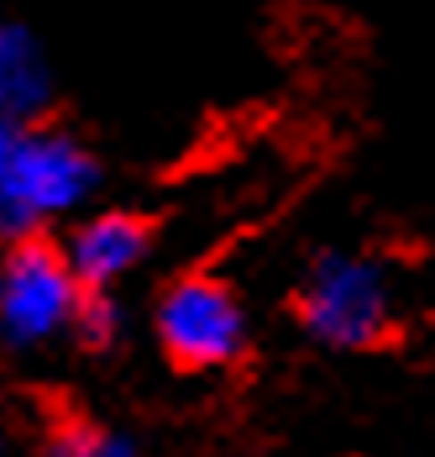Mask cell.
<instances>
[{"mask_svg": "<svg viewBox=\"0 0 435 457\" xmlns=\"http://www.w3.org/2000/svg\"><path fill=\"white\" fill-rule=\"evenodd\" d=\"M289 316L309 342L331 353H383L404 342V311L378 258L325 247L289 289Z\"/></svg>", "mask_w": 435, "mask_h": 457, "instance_id": "obj_1", "label": "cell"}, {"mask_svg": "<svg viewBox=\"0 0 435 457\" xmlns=\"http://www.w3.org/2000/svg\"><path fill=\"white\" fill-rule=\"evenodd\" d=\"M100 184V158L47 116L21 121L0 111V242L47 231L53 216L79 211Z\"/></svg>", "mask_w": 435, "mask_h": 457, "instance_id": "obj_2", "label": "cell"}, {"mask_svg": "<svg viewBox=\"0 0 435 457\" xmlns=\"http://www.w3.org/2000/svg\"><path fill=\"white\" fill-rule=\"evenodd\" d=\"M152 337L178 373H226L252 353V320L231 278L178 274L152 305Z\"/></svg>", "mask_w": 435, "mask_h": 457, "instance_id": "obj_3", "label": "cell"}, {"mask_svg": "<svg viewBox=\"0 0 435 457\" xmlns=\"http://www.w3.org/2000/svg\"><path fill=\"white\" fill-rule=\"evenodd\" d=\"M79 300V278L69 269L63 242L47 231L5 242L0 258V337L5 347H43L53 337L69 331Z\"/></svg>", "mask_w": 435, "mask_h": 457, "instance_id": "obj_4", "label": "cell"}, {"mask_svg": "<svg viewBox=\"0 0 435 457\" xmlns=\"http://www.w3.org/2000/svg\"><path fill=\"white\" fill-rule=\"evenodd\" d=\"M158 242V221L142 216V211H100L69 231L63 253H69V269L79 278V289H116L121 278L152 253Z\"/></svg>", "mask_w": 435, "mask_h": 457, "instance_id": "obj_5", "label": "cell"}, {"mask_svg": "<svg viewBox=\"0 0 435 457\" xmlns=\"http://www.w3.org/2000/svg\"><path fill=\"white\" fill-rule=\"evenodd\" d=\"M53 105V74L37 37L16 21H0V111L37 121Z\"/></svg>", "mask_w": 435, "mask_h": 457, "instance_id": "obj_6", "label": "cell"}, {"mask_svg": "<svg viewBox=\"0 0 435 457\" xmlns=\"http://www.w3.org/2000/svg\"><path fill=\"white\" fill-rule=\"evenodd\" d=\"M37 453L43 457H142V447L127 431L105 426L100 415H89L74 400H47L43 431H37Z\"/></svg>", "mask_w": 435, "mask_h": 457, "instance_id": "obj_7", "label": "cell"}, {"mask_svg": "<svg viewBox=\"0 0 435 457\" xmlns=\"http://www.w3.org/2000/svg\"><path fill=\"white\" fill-rule=\"evenodd\" d=\"M69 337H74V347H85L94 358L116 353L127 337V311H121L116 289H79L74 316H69Z\"/></svg>", "mask_w": 435, "mask_h": 457, "instance_id": "obj_8", "label": "cell"}, {"mask_svg": "<svg viewBox=\"0 0 435 457\" xmlns=\"http://www.w3.org/2000/svg\"><path fill=\"white\" fill-rule=\"evenodd\" d=\"M0 457H5V415H0Z\"/></svg>", "mask_w": 435, "mask_h": 457, "instance_id": "obj_9", "label": "cell"}]
</instances>
